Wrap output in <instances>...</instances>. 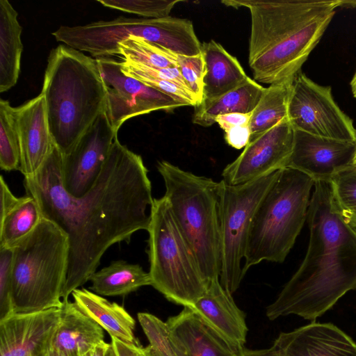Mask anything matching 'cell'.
<instances>
[{"mask_svg": "<svg viewBox=\"0 0 356 356\" xmlns=\"http://www.w3.org/2000/svg\"><path fill=\"white\" fill-rule=\"evenodd\" d=\"M63 154L54 146L39 170L24 177L26 195L38 202L42 217L67 234L68 264L62 293L89 281L106 251L140 230H147L154 200L142 157L115 139L102 170L81 197L70 195L61 177Z\"/></svg>", "mask_w": 356, "mask_h": 356, "instance_id": "cell-1", "label": "cell"}, {"mask_svg": "<svg viewBox=\"0 0 356 356\" xmlns=\"http://www.w3.org/2000/svg\"><path fill=\"white\" fill-rule=\"evenodd\" d=\"M307 220L306 255L266 307L270 321L293 314L314 322L346 293L356 290V229L341 215L330 181H314Z\"/></svg>", "mask_w": 356, "mask_h": 356, "instance_id": "cell-2", "label": "cell"}, {"mask_svg": "<svg viewBox=\"0 0 356 356\" xmlns=\"http://www.w3.org/2000/svg\"><path fill=\"white\" fill-rule=\"evenodd\" d=\"M249 9L248 63L254 81L293 83L332 21L340 0H223Z\"/></svg>", "mask_w": 356, "mask_h": 356, "instance_id": "cell-3", "label": "cell"}, {"mask_svg": "<svg viewBox=\"0 0 356 356\" xmlns=\"http://www.w3.org/2000/svg\"><path fill=\"white\" fill-rule=\"evenodd\" d=\"M41 94L54 143L63 155L106 108V92L97 59L67 45L51 51Z\"/></svg>", "mask_w": 356, "mask_h": 356, "instance_id": "cell-4", "label": "cell"}, {"mask_svg": "<svg viewBox=\"0 0 356 356\" xmlns=\"http://www.w3.org/2000/svg\"><path fill=\"white\" fill-rule=\"evenodd\" d=\"M157 169L172 214L209 284L219 279L221 243L219 182L160 161Z\"/></svg>", "mask_w": 356, "mask_h": 356, "instance_id": "cell-5", "label": "cell"}, {"mask_svg": "<svg viewBox=\"0 0 356 356\" xmlns=\"http://www.w3.org/2000/svg\"><path fill=\"white\" fill-rule=\"evenodd\" d=\"M12 250L13 313L61 308L69 253L63 230L43 218Z\"/></svg>", "mask_w": 356, "mask_h": 356, "instance_id": "cell-6", "label": "cell"}, {"mask_svg": "<svg viewBox=\"0 0 356 356\" xmlns=\"http://www.w3.org/2000/svg\"><path fill=\"white\" fill-rule=\"evenodd\" d=\"M314 185L313 179L297 170H280L254 214L243 266L244 276L250 267L263 261H284L307 218Z\"/></svg>", "mask_w": 356, "mask_h": 356, "instance_id": "cell-7", "label": "cell"}, {"mask_svg": "<svg viewBox=\"0 0 356 356\" xmlns=\"http://www.w3.org/2000/svg\"><path fill=\"white\" fill-rule=\"evenodd\" d=\"M147 231L151 286L168 300L191 307L209 284L165 196L154 198Z\"/></svg>", "mask_w": 356, "mask_h": 356, "instance_id": "cell-8", "label": "cell"}, {"mask_svg": "<svg viewBox=\"0 0 356 356\" xmlns=\"http://www.w3.org/2000/svg\"><path fill=\"white\" fill-rule=\"evenodd\" d=\"M279 171L241 185H230L223 180L219 181L221 243L219 281L231 294L238 289L244 277L242 260L245 257L254 214Z\"/></svg>", "mask_w": 356, "mask_h": 356, "instance_id": "cell-9", "label": "cell"}, {"mask_svg": "<svg viewBox=\"0 0 356 356\" xmlns=\"http://www.w3.org/2000/svg\"><path fill=\"white\" fill-rule=\"evenodd\" d=\"M287 117L294 130L356 143L353 121L335 102L331 87L315 83L302 72L292 83Z\"/></svg>", "mask_w": 356, "mask_h": 356, "instance_id": "cell-10", "label": "cell"}, {"mask_svg": "<svg viewBox=\"0 0 356 356\" xmlns=\"http://www.w3.org/2000/svg\"><path fill=\"white\" fill-rule=\"evenodd\" d=\"M106 97L105 112L118 133L129 119L153 111L172 110L186 106L140 80L126 74L121 62L108 57L97 58Z\"/></svg>", "mask_w": 356, "mask_h": 356, "instance_id": "cell-11", "label": "cell"}, {"mask_svg": "<svg viewBox=\"0 0 356 356\" xmlns=\"http://www.w3.org/2000/svg\"><path fill=\"white\" fill-rule=\"evenodd\" d=\"M295 130L288 117L272 128L251 136L241 154L222 172L230 185L244 184L286 168Z\"/></svg>", "mask_w": 356, "mask_h": 356, "instance_id": "cell-12", "label": "cell"}, {"mask_svg": "<svg viewBox=\"0 0 356 356\" xmlns=\"http://www.w3.org/2000/svg\"><path fill=\"white\" fill-rule=\"evenodd\" d=\"M118 133L103 111L67 154L63 155L61 177L72 197H83L94 185Z\"/></svg>", "mask_w": 356, "mask_h": 356, "instance_id": "cell-13", "label": "cell"}, {"mask_svg": "<svg viewBox=\"0 0 356 356\" xmlns=\"http://www.w3.org/2000/svg\"><path fill=\"white\" fill-rule=\"evenodd\" d=\"M61 308L12 313L0 320V356H40L49 349Z\"/></svg>", "mask_w": 356, "mask_h": 356, "instance_id": "cell-14", "label": "cell"}, {"mask_svg": "<svg viewBox=\"0 0 356 356\" xmlns=\"http://www.w3.org/2000/svg\"><path fill=\"white\" fill-rule=\"evenodd\" d=\"M356 143L313 136L295 130L287 166L314 181H330L336 173L353 164Z\"/></svg>", "mask_w": 356, "mask_h": 356, "instance_id": "cell-15", "label": "cell"}, {"mask_svg": "<svg viewBox=\"0 0 356 356\" xmlns=\"http://www.w3.org/2000/svg\"><path fill=\"white\" fill-rule=\"evenodd\" d=\"M166 322L176 356H239L241 348L232 344L188 307Z\"/></svg>", "mask_w": 356, "mask_h": 356, "instance_id": "cell-16", "label": "cell"}, {"mask_svg": "<svg viewBox=\"0 0 356 356\" xmlns=\"http://www.w3.org/2000/svg\"><path fill=\"white\" fill-rule=\"evenodd\" d=\"M273 344L280 356H356V343L330 323L311 322L281 332Z\"/></svg>", "mask_w": 356, "mask_h": 356, "instance_id": "cell-17", "label": "cell"}, {"mask_svg": "<svg viewBox=\"0 0 356 356\" xmlns=\"http://www.w3.org/2000/svg\"><path fill=\"white\" fill-rule=\"evenodd\" d=\"M15 109L21 152L19 170L28 177L39 170L55 145L41 93Z\"/></svg>", "mask_w": 356, "mask_h": 356, "instance_id": "cell-18", "label": "cell"}, {"mask_svg": "<svg viewBox=\"0 0 356 356\" xmlns=\"http://www.w3.org/2000/svg\"><path fill=\"white\" fill-rule=\"evenodd\" d=\"M219 279L209 282L203 295L191 308L232 344L244 347L248 328L245 314Z\"/></svg>", "mask_w": 356, "mask_h": 356, "instance_id": "cell-19", "label": "cell"}, {"mask_svg": "<svg viewBox=\"0 0 356 356\" xmlns=\"http://www.w3.org/2000/svg\"><path fill=\"white\" fill-rule=\"evenodd\" d=\"M104 339V329L74 302H63L51 348L63 356H81Z\"/></svg>", "mask_w": 356, "mask_h": 356, "instance_id": "cell-20", "label": "cell"}, {"mask_svg": "<svg viewBox=\"0 0 356 356\" xmlns=\"http://www.w3.org/2000/svg\"><path fill=\"white\" fill-rule=\"evenodd\" d=\"M202 54L204 60L203 100L218 97L237 88L248 78L238 59L215 40L203 42Z\"/></svg>", "mask_w": 356, "mask_h": 356, "instance_id": "cell-21", "label": "cell"}, {"mask_svg": "<svg viewBox=\"0 0 356 356\" xmlns=\"http://www.w3.org/2000/svg\"><path fill=\"white\" fill-rule=\"evenodd\" d=\"M74 302L108 334L130 343H139L134 335L136 321L124 307L87 289H76L71 294Z\"/></svg>", "mask_w": 356, "mask_h": 356, "instance_id": "cell-22", "label": "cell"}, {"mask_svg": "<svg viewBox=\"0 0 356 356\" xmlns=\"http://www.w3.org/2000/svg\"><path fill=\"white\" fill-rule=\"evenodd\" d=\"M22 31L17 12L8 0H1L0 92L13 88L18 80L23 50Z\"/></svg>", "mask_w": 356, "mask_h": 356, "instance_id": "cell-23", "label": "cell"}, {"mask_svg": "<svg viewBox=\"0 0 356 356\" xmlns=\"http://www.w3.org/2000/svg\"><path fill=\"white\" fill-rule=\"evenodd\" d=\"M265 88L248 76L246 80L232 90L212 99L203 100L195 106L193 123L210 127L220 115L252 112Z\"/></svg>", "mask_w": 356, "mask_h": 356, "instance_id": "cell-24", "label": "cell"}, {"mask_svg": "<svg viewBox=\"0 0 356 356\" xmlns=\"http://www.w3.org/2000/svg\"><path fill=\"white\" fill-rule=\"evenodd\" d=\"M90 289L103 296L129 294L142 286L151 285V279L139 265L124 260L112 261L108 266L95 272L90 277Z\"/></svg>", "mask_w": 356, "mask_h": 356, "instance_id": "cell-25", "label": "cell"}, {"mask_svg": "<svg viewBox=\"0 0 356 356\" xmlns=\"http://www.w3.org/2000/svg\"><path fill=\"white\" fill-rule=\"evenodd\" d=\"M123 72L147 86L164 92L186 106L199 104L197 97L189 89L177 67L155 68L124 60Z\"/></svg>", "mask_w": 356, "mask_h": 356, "instance_id": "cell-26", "label": "cell"}, {"mask_svg": "<svg viewBox=\"0 0 356 356\" xmlns=\"http://www.w3.org/2000/svg\"><path fill=\"white\" fill-rule=\"evenodd\" d=\"M292 83L270 84L265 90L252 111L250 122L251 136L262 133L287 117Z\"/></svg>", "mask_w": 356, "mask_h": 356, "instance_id": "cell-27", "label": "cell"}, {"mask_svg": "<svg viewBox=\"0 0 356 356\" xmlns=\"http://www.w3.org/2000/svg\"><path fill=\"white\" fill-rule=\"evenodd\" d=\"M43 218L36 200L23 197L22 202L0 220V248H12L29 235Z\"/></svg>", "mask_w": 356, "mask_h": 356, "instance_id": "cell-28", "label": "cell"}, {"mask_svg": "<svg viewBox=\"0 0 356 356\" xmlns=\"http://www.w3.org/2000/svg\"><path fill=\"white\" fill-rule=\"evenodd\" d=\"M21 152L15 107L0 99V167L5 171L19 170Z\"/></svg>", "mask_w": 356, "mask_h": 356, "instance_id": "cell-29", "label": "cell"}, {"mask_svg": "<svg viewBox=\"0 0 356 356\" xmlns=\"http://www.w3.org/2000/svg\"><path fill=\"white\" fill-rule=\"evenodd\" d=\"M119 55L124 60L155 68L177 67L161 47L141 38L130 36L119 43ZM178 68V67H177Z\"/></svg>", "mask_w": 356, "mask_h": 356, "instance_id": "cell-30", "label": "cell"}, {"mask_svg": "<svg viewBox=\"0 0 356 356\" xmlns=\"http://www.w3.org/2000/svg\"><path fill=\"white\" fill-rule=\"evenodd\" d=\"M330 181L341 215L356 229V165L352 164L336 173Z\"/></svg>", "mask_w": 356, "mask_h": 356, "instance_id": "cell-31", "label": "cell"}, {"mask_svg": "<svg viewBox=\"0 0 356 356\" xmlns=\"http://www.w3.org/2000/svg\"><path fill=\"white\" fill-rule=\"evenodd\" d=\"M138 320L148 341L147 346L153 356H176L170 339L167 322L147 313L137 314Z\"/></svg>", "mask_w": 356, "mask_h": 356, "instance_id": "cell-32", "label": "cell"}, {"mask_svg": "<svg viewBox=\"0 0 356 356\" xmlns=\"http://www.w3.org/2000/svg\"><path fill=\"white\" fill-rule=\"evenodd\" d=\"M102 6L125 13L138 15L147 19L170 16L174 6L180 0H97Z\"/></svg>", "mask_w": 356, "mask_h": 356, "instance_id": "cell-33", "label": "cell"}, {"mask_svg": "<svg viewBox=\"0 0 356 356\" xmlns=\"http://www.w3.org/2000/svg\"><path fill=\"white\" fill-rule=\"evenodd\" d=\"M162 49L169 58L175 61L183 79L197 97L200 104L203 100L204 76V60L202 54L188 56L175 54L163 47Z\"/></svg>", "mask_w": 356, "mask_h": 356, "instance_id": "cell-34", "label": "cell"}, {"mask_svg": "<svg viewBox=\"0 0 356 356\" xmlns=\"http://www.w3.org/2000/svg\"><path fill=\"white\" fill-rule=\"evenodd\" d=\"M12 248H0V320L13 313Z\"/></svg>", "mask_w": 356, "mask_h": 356, "instance_id": "cell-35", "label": "cell"}, {"mask_svg": "<svg viewBox=\"0 0 356 356\" xmlns=\"http://www.w3.org/2000/svg\"><path fill=\"white\" fill-rule=\"evenodd\" d=\"M111 338L116 356H153L148 346L143 347L139 343H127L113 337Z\"/></svg>", "mask_w": 356, "mask_h": 356, "instance_id": "cell-36", "label": "cell"}, {"mask_svg": "<svg viewBox=\"0 0 356 356\" xmlns=\"http://www.w3.org/2000/svg\"><path fill=\"white\" fill-rule=\"evenodd\" d=\"M250 137L251 131L249 124L234 127L225 131L226 143L237 149L245 148Z\"/></svg>", "mask_w": 356, "mask_h": 356, "instance_id": "cell-37", "label": "cell"}, {"mask_svg": "<svg viewBox=\"0 0 356 356\" xmlns=\"http://www.w3.org/2000/svg\"><path fill=\"white\" fill-rule=\"evenodd\" d=\"M0 220L4 218L12 209L17 207L22 200L23 197H17L10 191L3 177H0Z\"/></svg>", "mask_w": 356, "mask_h": 356, "instance_id": "cell-38", "label": "cell"}, {"mask_svg": "<svg viewBox=\"0 0 356 356\" xmlns=\"http://www.w3.org/2000/svg\"><path fill=\"white\" fill-rule=\"evenodd\" d=\"M252 114V112L248 113H232L220 115L216 118L215 122L225 131L234 127L250 125Z\"/></svg>", "mask_w": 356, "mask_h": 356, "instance_id": "cell-39", "label": "cell"}, {"mask_svg": "<svg viewBox=\"0 0 356 356\" xmlns=\"http://www.w3.org/2000/svg\"><path fill=\"white\" fill-rule=\"evenodd\" d=\"M239 356H280V354L277 347L273 344L270 348L266 349L252 350L244 346L241 348Z\"/></svg>", "mask_w": 356, "mask_h": 356, "instance_id": "cell-40", "label": "cell"}, {"mask_svg": "<svg viewBox=\"0 0 356 356\" xmlns=\"http://www.w3.org/2000/svg\"><path fill=\"white\" fill-rule=\"evenodd\" d=\"M109 346L110 343H106L105 341H102L90 350L81 356H106Z\"/></svg>", "mask_w": 356, "mask_h": 356, "instance_id": "cell-41", "label": "cell"}, {"mask_svg": "<svg viewBox=\"0 0 356 356\" xmlns=\"http://www.w3.org/2000/svg\"><path fill=\"white\" fill-rule=\"evenodd\" d=\"M340 8H356V1L340 0Z\"/></svg>", "mask_w": 356, "mask_h": 356, "instance_id": "cell-42", "label": "cell"}, {"mask_svg": "<svg viewBox=\"0 0 356 356\" xmlns=\"http://www.w3.org/2000/svg\"><path fill=\"white\" fill-rule=\"evenodd\" d=\"M40 356H63V355H61L60 353H59L58 352H57L56 350L50 348L49 349H48L47 351L43 353Z\"/></svg>", "mask_w": 356, "mask_h": 356, "instance_id": "cell-43", "label": "cell"}, {"mask_svg": "<svg viewBox=\"0 0 356 356\" xmlns=\"http://www.w3.org/2000/svg\"><path fill=\"white\" fill-rule=\"evenodd\" d=\"M350 88L352 93L355 98H356V72L355 73L354 76H353V79L350 81Z\"/></svg>", "mask_w": 356, "mask_h": 356, "instance_id": "cell-44", "label": "cell"}, {"mask_svg": "<svg viewBox=\"0 0 356 356\" xmlns=\"http://www.w3.org/2000/svg\"><path fill=\"white\" fill-rule=\"evenodd\" d=\"M106 356H116L115 353L114 351V349H113L111 343H110V346L107 350Z\"/></svg>", "mask_w": 356, "mask_h": 356, "instance_id": "cell-45", "label": "cell"}, {"mask_svg": "<svg viewBox=\"0 0 356 356\" xmlns=\"http://www.w3.org/2000/svg\"><path fill=\"white\" fill-rule=\"evenodd\" d=\"M353 164L356 165V151H355V156H354V158H353Z\"/></svg>", "mask_w": 356, "mask_h": 356, "instance_id": "cell-46", "label": "cell"}]
</instances>
